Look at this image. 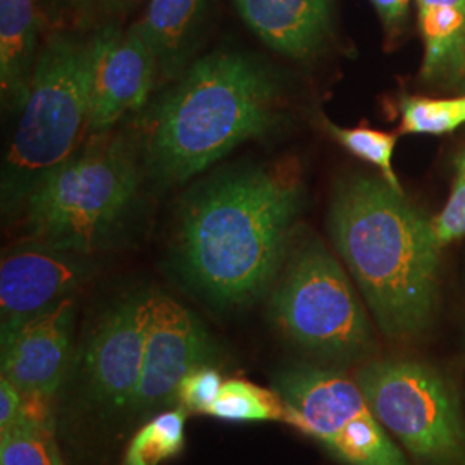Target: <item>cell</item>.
<instances>
[{
    "mask_svg": "<svg viewBox=\"0 0 465 465\" xmlns=\"http://www.w3.org/2000/svg\"><path fill=\"white\" fill-rule=\"evenodd\" d=\"M302 207L297 169L286 163L234 167L183 203L176 249L188 282L219 307H243L278 280Z\"/></svg>",
    "mask_w": 465,
    "mask_h": 465,
    "instance_id": "1",
    "label": "cell"
},
{
    "mask_svg": "<svg viewBox=\"0 0 465 465\" xmlns=\"http://www.w3.org/2000/svg\"><path fill=\"white\" fill-rule=\"evenodd\" d=\"M328 226L382 334L412 341L428 331L441 250L431 221L382 178L353 174L334 190Z\"/></svg>",
    "mask_w": 465,
    "mask_h": 465,
    "instance_id": "2",
    "label": "cell"
},
{
    "mask_svg": "<svg viewBox=\"0 0 465 465\" xmlns=\"http://www.w3.org/2000/svg\"><path fill=\"white\" fill-rule=\"evenodd\" d=\"M282 82L259 57L211 52L184 69L143 123V166L157 183L192 180L282 121Z\"/></svg>",
    "mask_w": 465,
    "mask_h": 465,
    "instance_id": "3",
    "label": "cell"
},
{
    "mask_svg": "<svg viewBox=\"0 0 465 465\" xmlns=\"http://www.w3.org/2000/svg\"><path fill=\"white\" fill-rule=\"evenodd\" d=\"M105 28L90 36L52 35L38 54L26 104L2 171V213H23L45 176L80 149L88 134L94 80Z\"/></svg>",
    "mask_w": 465,
    "mask_h": 465,
    "instance_id": "4",
    "label": "cell"
},
{
    "mask_svg": "<svg viewBox=\"0 0 465 465\" xmlns=\"http://www.w3.org/2000/svg\"><path fill=\"white\" fill-rule=\"evenodd\" d=\"M140 186L136 149L121 134H92L36 184L23 207L32 240L92 255L105 249L132 211Z\"/></svg>",
    "mask_w": 465,
    "mask_h": 465,
    "instance_id": "5",
    "label": "cell"
},
{
    "mask_svg": "<svg viewBox=\"0 0 465 465\" xmlns=\"http://www.w3.org/2000/svg\"><path fill=\"white\" fill-rule=\"evenodd\" d=\"M280 331L331 366L372 359L376 336L349 274L319 238L292 245L269 302Z\"/></svg>",
    "mask_w": 465,
    "mask_h": 465,
    "instance_id": "6",
    "label": "cell"
},
{
    "mask_svg": "<svg viewBox=\"0 0 465 465\" xmlns=\"http://www.w3.org/2000/svg\"><path fill=\"white\" fill-rule=\"evenodd\" d=\"M369 409L419 465H465V420L451 382L416 359H371L355 372Z\"/></svg>",
    "mask_w": 465,
    "mask_h": 465,
    "instance_id": "7",
    "label": "cell"
},
{
    "mask_svg": "<svg viewBox=\"0 0 465 465\" xmlns=\"http://www.w3.org/2000/svg\"><path fill=\"white\" fill-rule=\"evenodd\" d=\"M274 390L303 416L302 434L345 465H409L399 445L369 409L355 380L330 367L293 364Z\"/></svg>",
    "mask_w": 465,
    "mask_h": 465,
    "instance_id": "8",
    "label": "cell"
},
{
    "mask_svg": "<svg viewBox=\"0 0 465 465\" xmlns=\"http://www.w3.org/2000/svg\"><path fill=\"white\" fill-rule=\"evenodd\" d=\"M216 357V343L199 317L164 292H149L143 371L130 411L150 414L176 403L186 374Z\"/></svg>",
    "mask_w": 465,
    "mask_h": 465,
    "instance_id": "9",
    "label": "cell"
},
{
    "mask_svg": "<svg viewBox=\"0 0 465 465\" xmlns=\"http://www.w3.org/2000/svg\"><path fill=\"white\" fill-rule=\"evenodd\" d=\"M92 271L88 255L32 238L5 250L0 262V341L74 297Z\"/></svg>",
    "mask_w": 465,
    "mask_h": 465,
    "instance_id": "10",
    "label": "cell"
},
{
    "mask_svg": "<svg viewBox=\"0 0 465 465\" xmlns=\"http://www.w3.org/2000/svg\"><path fill=\"white\" fill-rule=\"evenodd\" d=\"M147 293L116 302L90 332L80 372L90 400L105 411L130 409L142 380Z\"/></svg>",
    "mask_w": 465,
    "mask_h": 465,
    "instance_id": "11",
    "label": "cell"
},
{
    "mask_svg": "<svg viewBox=\"0 0 465 465\" xmlns=\"http://www.w3.org/2000/svg\"><path fill=\"white\" fill-rule=\"evenodd\" d=\"M74 317L76 302L71 297L2 340V378L21 393L54 397L73 364Z\"/></svg>",
    "mask_w": 465,
    "mask_h": 465,
    "instance_id": "12",
    "label": "cell"
},
{
    "mask_svg": "<svg viewBox=\"0 0 465 465\" xmlns=\"http://www.w3.org/2000/svg\"><path fill=\"white\" fill-rule=\"evenodd\" d=\"M157 82V64L143 36L132 26H105L94 80L88 134L109 132L121 117L138 111Z\"/></svg>",
    "mask_w": 465,
    "mask_h": 465,
    "instance_id": "13",
    "label": "cell"
},
{
    "mask_svg": "<svg viewBox=\"0 0 465 465\" xmlns=\"http://www.w3.org/2000/svg\"><path fill=\"white\" fill-rule=\"evenodd\" d=\"M238 15L269 49L309 61L326 45L334 0H232Z\"/></svg>",
    "mask_w": 465,
    "mask_h": 465,
    "instance_id": "14",
    "label": "cell"
},
{
    "mask_svg": "<svg viewBox=\"0 0 465 465\" xmlns=\"http://www.w3.org/2000/svg\"><path fill=\"white\" fill-rule=\"evenodd\" d=\"M209 16V0H152L145 16L134 28L147 42L157 80L182 76L193 61Z\"/></svg>",
    "mask_w": 465,
    "mask_h": 465,
    "instance_id": "15",
    "label": "cell"
},
{
    "mask_svg": "<svg viewBox=\"0 0 465 465\" xmlns=\"http://www.w3.org/2000/svg\"><path fill=\"white\" fill-rule=\"evenodd\" d=\"M38 34L36 0H0V90L11 111L23 109L28 99Z\"/></svg>",
    "mask_w": 465,
    "mask_h": 465,
    "instance_id": "16",
    "label": "cell"
},
{
    "mask_svg": "<svg viewBox=\"0 0 465 465\" xmlns=\"http://www.w3.org/2000/svg\"><path fill=\"white\" fill-rule=\"evenodd\" d=\"M417 23L424 40V80H436L449 71H462L465 5L432 4L417 7Z\"/></svg>",
    "mask_w": 465,
    "mask_h": 465,
    "instance_id": "17",
    "label": "cell"
},
{
    "mask_svg": "<svg viewBox=\"0 0 465 465\" xmlns=\"http://www.w3.org/2000/svg\"><path fill=\"white\" fill-rule=\"evenodd\" d=\"M288 403L276 390H267L247 380L223 382L207 416L232 422H284Z\"/></svg>",
    "mask_w": 465,
    "mask_h": 465,
    "instance_id": "18",
    "label": "cell"
},
{
    "mask_svg": "<svg viewBox=\"0 0 465 465\" xmlns=\"http://www.w3.org/2000/svg\"><path fill=\"white\" fill-rule=\"evenodd\" d=\"M186 417L183 405L155 414L134 432L121 465H161L176 457L184 447Z\"/></svg>",
    "mask_w": 465,
    "mask_h": 465,
    "instance_id": "19",
    "label": "cell"
},
{
    "mask_svg": "<svg viewBox=\"0 0 465 465\" xmlns=\"http://www.w3.org/2000/svg\"><path fill=\"white\" fill-rule=\"evenodd\" d=\"M326 132L351 155L359 157L367 164L376 167L381 173V178L395 188L400 193H405L399 176L393 167V153L397 149V134L374 130L369 126L345 128L331 123L330 119H322Z\"/></svg>",
    "mask_w": 465,
    "mask_h": 465,
    "instance_id": "20",
    "label": "cell"
},
{
    "mask_svg": "<svg viewBox=\"0 0 465 465\" xmlns=\"http://www.w3.org/2000/svg\"><path fill=\"white\" fill-rule=\"evenodd\" d=\"M400 134H447L465 124V95L453 99L401 97Z\"/></svg>",
    "mask_w": 465,
    "mask_h": 465,
    "instance_id": "21",
    "label": "cell"
},
{
    "mask_svg": "<svg viewBox=\"0 0 465 465\" xmlns=\"http://www.w3.org/2000/svg\"><path fill=\"white\" fill-rule=\"evenodd\" d=\"M0 465H64L52 432L17 426L0 431Z\"/></svg>",
    "mask_w": 465,
    "mask_h": 465,
    "instance_id": "22",
    "label": "cell"
},
{
    "mask_svg": "<svg viewBox=\"0 0 465 465\" xmlns=\"http://www.w3.org/2000/svg\"><path fill=\"white\" fill-rule=\"evenodd\" d=\"M431 224L440 247L465 236V150L455 163V182L449 200Z\"/></svg>",
    "mask_w": 465,
    "mask_h": 465,
    "instance_id": "23",
    "label": "cell"
},
{
    "mask_svg": "<svg viewBox=\"0 0 465 465\" xmlns=\"http://www.w3.org/2000/svg\"><path fill=\"white\" fill-rule=\"evenodd\" d=\"M223 378L213 364H203L186 374L183 381L178 386L176 403L183 405L188 412L205 414L209 407L214 403L223 386Z\"/></svg>",
    "mask_w": 465,
    "mask_h": 465,
    "instance_id": "24",
    "label": "cell"
},
{
    "mask_svg": "<svg viewBox=\"0 0 465 465\" xmlns=\"http://www.w3.org/2000/svg\"><path fill=\"white\" fill-rule=\"evenodd\" d=\"M23 419V393L5 378H0V431L17 426Z\"/></svg>",
    "mask_w": 465,
    "mask_h": 465,
    "instance_id": "25",
    "label": "cell"
},
{
    "mask_svg": "<svg viewBox=\"0 0 465 465\" xmlns=\"http://www.w3.org/2000/svg\"><path fill=\"white\" fill-rule=\"evenodd\" d=\"M388 32H397L409 15L412 0H369Z\"/></svg>",
    "mask_w": 465,
    "mask_h": 465,
    "instance_id": "26",
    "label": "cell"
},
{
    "mask_svg": "<svg viewBox=\"0 0 465 465\" xmlns=\"http://www.w3.org/2000/svg\"><path fill=\"white\" fill-rule=\"evenodd\" d=\"M462 73H464V76H465V57H464V66H462Z\"/></svg>",
    "mask_w": 465,
    "mask_h": 465,
    "instance_id": "27",
    "label": "cell"
},
{
    "mask_svg": "<svg viewBox=\"0 0 465 465\" xmlns=\"http://www.w3.org/2000/svg\"><path fill=\"white\" fill-rule=\"evenodd\" d=\"M73 2H86V0H73Z\"/></svg>",
    "mask_w": 465,
    "mask_h": 465,
    "instance_id": "28",
    "label": "cell"
}]
</instances>
